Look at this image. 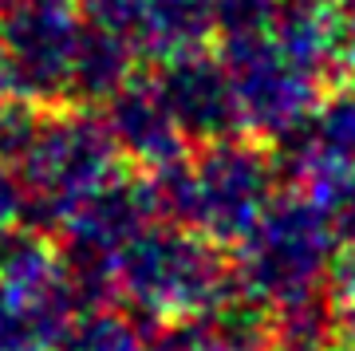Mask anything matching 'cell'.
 I'll return each instance as SVG.
<instances>
[{"instance_id": "7", "label": "cell", "mask_w": 355, "mask_h": 351, "mask_svg": "<svg viewBox=\"0 0 355 351\" xmlns=\"http://www.w3.org/2000/svg\"><path fill=\"white\" fill-rule=\"evenodd\" d=\"M158 63L162 67H158L154 79H158L178 126L190 138V146H202V142L245 130L233 76H229L221 51L214 55L205 48H190V51H178V55H166Z\"/></svg>"}, {"instance_id": "18", "label": "cell", "mask_w": 355, "mask_h": 351, "mask_svg": "<svg viewBox=\"0 0 355 351\" xmlns=\"http://www.w3.org/2000/svg\"><path fill=\"white\" fill-rule=\"evenodd\" d=\"M24 214H28L24 182H20V174L8 158H0V233L12 225H24Z\"/></svg>"}, {"instance_id": "13", "label": "cell", "mask_w": 355, "mask_h": 351, "mask_svg": "<svg viewBox=\"0 0 355 351\" xmlns=\"http://www.w3.org/2000/svg\"><path fill=\"white\" fill-rule=\"evenodd\" d=\"M331 324H336V304L320 284L268 308L265 343L268 351H324L331 343Z\"/></svg>"}, {"instance_id": "6", "label": "cell", "mask_w": 355, "mask_h": 351, "mask_svg": "<svg viewBox=\"0 0 355 351\" xmlns=\"http://www.w3.org/2000/svg\"><path fill=\"white\" fill-rule=\"evenodd\" d=\"M221 60L233 76L241 126L257 138H268V142H280L284 135H292L312 114L316 99L328 91L316 76L296 67L272 44V36L221 40Z\"/></svg>"}, {"instance_id": "17", "label": "cell", "mask_w": 355, "mask_h": 351, "mask_svg": "<svg viewBox=\"0 0 355 351\" xmlns=\"http://www.w3.org/2000/svg\"><path fill=\"white\" fill-rule=\"evenodd\" d=\"M324 289L331 304H355V241H340L324 268Z\"/></svg>"}, {"instance_id": "21", "label": "cell", "mask_w": 355, "mask_h": 351, "mask_svg": "<svg viewBox=\"0 0 355 351\" xmlns=\"http://www.w3.org/2000/svg\"><path fill=\"white\" fill-rule=\"evenodd\" d=\"M245 351H268V348H265V343H261V348H245Z\"/></svg>"}, {"instance_id": "22", "label": "cell", "mask_w": 355, "mask_h": 351, "mask_svg": "<svg viewBox=\"0 0 355 351\" xmlns=\"http://www.w3.org/2000/svg\"><path fill=\"white\" fill-rule=\"evenodd\" d=\"M4 4H12V0H4Z\"/></svg>"}, {"instance_id": "10", "label": "cell", "mask_w": 355, "mask_h": 351, "mask_svg": "<svg viewBox=\"0 0 355 351\" xmlns=\"http://www.w3.org/2000/svg\"><path fill=\"white\" fill-rule=\"evenodd\" d=\"M268 36L296 67L316 76L324 87L336 83L343 63V40H347V12L340 0H280Z\"/></svg>"}, {"instance_id": "3", "label": "cell", "mask_w": 355, "mask_h": 351, "mask_svg": "<svg viewBox=\"0 0 355 351\" xmlns=\"http://www.w3.org/2000/svg\"><path fill=\"white\" fill-rule=\"evenodd\" d=\"M336 249L328 217L304 186H280L257 225L233 245L237 296L257 308L300 296L324 284V268Z\"/></svg>"}, {"instance_id": "16", "label": "cell", "mask_w": 355, "mask_h": 351, "mask_svg": "<svg viewBox=\"0 0 355 351\" xmlns=\"http://www.w3.org/2000/svg\"><path fill=\"white\" fill-rule=\"evenodd\" d=\"M48 107L24 99V95H8L0 91V158L8 162H20V154L28 151V142L36 138L40 130V119H44Z\"/></svg>"}, {"instance_id": "20", "label": "cell", "mask_w": 355, "mask_h": 351, "mask_svg": "<svg viewBox=\"0 0 355 351\" xmlns=\"http://www.w3.org/2000/svg\"><path fill=\"white\" fill-rule=\"evenodd\" d=\"M343 8H347V12H355V0H340Z\"/></svg>"}, {"instance_id": "14", "label": "cell", "mask_w": 355, "mask_h": 351, "mask_svg": "<svg viewBox=\"0 0 355 351\" xmlns=\"http://www.w3.org/2000/svg\"><path fill=\"white\" fill-rule=\"evenodd\" d=\"M312 194V201L320 205V214L328 217V229L336 245L340 241H355V166L347 170H320L308 174L304 182H296Z\"/></svg>"}, {"instance_id": "8", "label": "cell", "mask_w": 355, "mask_h": 351, "mask_svg": "<svg viewBox=\"0 0 355 351\" xmlns=\"http://www.w3.org/2000/svg\"><path fill=\"white\" fill-rule=\"evenodd\" d=\"M103 119L111 126V138L123 162H130L139 174H158L170 170L182 158H190V138L178 126L170 103H166L158 79L135 76L130 83L114 91L103 103Z\"/></svg>"}, {"instance_id": "15", "label": "cell", "mask_w": 355, "mask_h": 351, "mask_svg": "<svg viewBox=\"0 0 355 351\" xmlns=\"http://www.w3.org/2000/svg\"><path fill=\"white\" fill-rule=\"evenodd\" d=\"M209 8H214V36L245 40L268 36L280 0H209Z\"/></svg>"}, {"instance_id": "5", "label": "cell", "mask_w": 355, "mask_h": 351, "mask_svg": "<svg viewBox=\"0 0 355 351\" xmlns=\"http://www.w3.org/2000/svg\"><path fill=\"white\" fill-rule=\"evenodd\" d=\"M79 32L76 0H12L0 24V91L40 107L67 103Z\"/></svg>"}, {"instance_id": "1", "label": "cell", "mask_w": 355, "mask_h": 351, "mask_svg": "<svg viewBox=\"0 0 355 351\" xmlns=\"http://www.w3.org/2000/svg\"><path fill=\"white\" fill-rule=\"evenodd\" d=\"M150 182L162 221L202 229L233 249L277 198L280 162L268 138L237 130L193 146L190 158L150 174Z\"/></svg>"}, {"instance_id": "11", "label": "cell", "mask_w": 355, "mask_h": 351, "mask_svg": "<svg viewBox=\"0 0 355 351\" xmlns=\"http://www.w3.org/2000/svg\"><path fill=\"white\" fill-rule=\"evenodd\" d=\"M139 55L142 48L135 36L83 20V32H79V44H76V63H71V95H67V103L103 107L123 83L135 79Z\"/></svg>"}, {"instance_id": "4", "label": "cell", "mask_w": 355, "mask_h": 351, "mask_svg": "<svg viewBox=\"0 0 355 351\" xmlns=\"http://www.w3.org/2000/svg\"><path fill=\"white\" fill-rule=\"evenodd\" d=\"M119 166L123 154L103 111L83 103H55L44 111L36 138L16 162V174L24 182L28 209L55 225L71 205L123 174Z\"/></svg>"}, {"instance_id": "2", "label": "cell", "mask_w": 355, "mask_h": 351, "mask_svg": "<svg viewBox=\"0 0 355 351\" xmlns=\"http://www.w3.org/2000/svg\"><path fill=\"white\" fill-rule=\"evenodd\" d=\"M114 296L135 320L162 327L237 296L233 249L202 229L154 221L114 261Z\"/></svg>"}, {"instance_id": "12", "label": "cell", "mask_w": 355, "mask_h": 351, "mask_svg": "<svg viewBox=\"0 0 355 351\" xmlns=\"http://www.w3.org/2000/svg\"><path fill=\"white\" fill-rule=\"evenodd\" d=\"M135 36L142 55H154V60L205 48V40L214 36V8L209 0H139Z\"/></svg>"}, {"instance_id": "19", "label": "cell", "mask_w": 355, "mask_h": 351, "mask_svg": "<svg viewBox=\"0 0 355 351\" xmlns=\"http://www.w3.org/2000/svg\"><path fill=\"white\" fill-rule=\"evenodd\" d=\"M324 351H355V343H352V339H331Z\"/></svg>"}, {"instance_id": "9", "label": "cell", "mask_w": 355, "mask_h": 351, "mask_svg": "<svg viewBox=\"0 0 355 351\" xmlns=\"http://www.w3.org/2000/svg\"><path fill=\"white\" fill-rule=\"evenodd\" d=\"M272 146L280 162V186H296L320 170L355 166V83H331L304 123Z\"/></svg>"}]
</instances>
